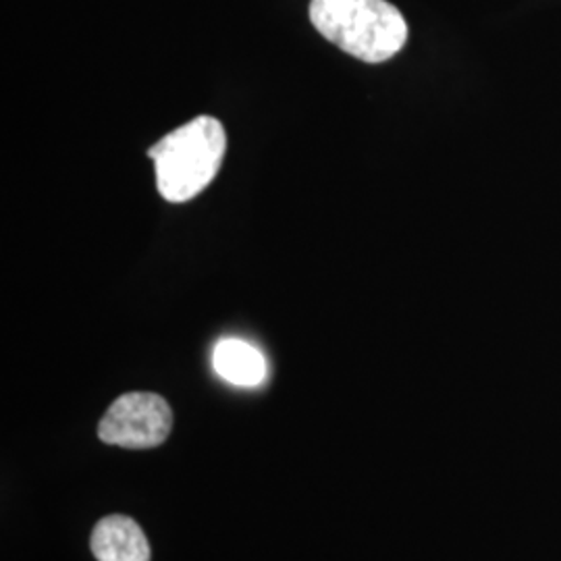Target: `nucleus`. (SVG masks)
I'll return each instance as SVG.
<instances>
[{
  "label": "nucleus",
  "mask_w": 561,
  "mask_h": 561,
  "mask_svg": "<svg viewBox=\"0 0 561 561\" xmlns=\"http://www.w3.org/2000/svg\"><path fill=\"white\" fill-rule=\"evenodd\" d=\"M225 152L227 134L221 121L208 115L187 121L148 148L159 194L173 204L196 198L217 178Z\"/></svg>",
  "instance_id": "obj_1"
},
{
  "label": "nucleus",
  "mask_w": 561,
  "mask_h": 561,
  "mask_svg": "<svg viewBox=\"0 0 561 561\" xmlns=\"http://www.w3.org/2000/svg\"><path fill=\"white\" fill-rule=\"evenodd\" d=\"M310 21L324 41L364 62L393 59L408 42V23L387 0H312Z\"/></svg>",
  "instance_id": "obj_2"
},
{
  "label": "nucleus",
  "mask_w": 561,
  "mask_h": 561,
  "mask_svg": "<svg viewBox=\"0 0 561 561\" xmlns=\"http://www.w3.org/2000/svg\"><path fill=\"white\" fill-rule=\"evenodd\" d=\"M173 428L169 401L148 391L123 393L99 422V437L123 449H152L167 442Z\"/></svg>",
  "instance_id": "obj_3"
},
{
  "label": "nucleus",
  "mask_w": 561,
  "mask_h": 561,
  "mask_svg": "<svg viewBox=\"0 0 561 561\" xmlns=\"http://www.w3.org/2000/svg\"><path fill=\"white\" fill-rule=\"evenodd\" d=\"M90 549L99 561H150V542L140 524L113 514L102 518L90 537Z\"/></svg>",
  "instance_id": "obj_4"
},
{
  "label": "nucleus",
  "mask_w": 561,
  "mask_h": 561,
  "mask_svg": "<svg viewBox=\"0 0 561 561\" xmlns=\"http://www.w3.org/2000/svg\"><path fill=\"white\" fill-rule=\"evenodd\" d=\"M213 364L225 381L240 387H256L266 377V362L261 352L241 340L219 341Z\"/></svg>",
  "instance_id": "obj_5"
}]
</instances>
